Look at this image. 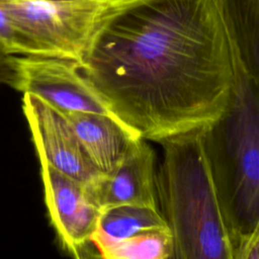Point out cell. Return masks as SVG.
<instances>
[{
	"mask_svg": "<svg viewBox=\"0 0 259 259\" xmlns=\"http://www.w3.org/2000/svg\"><path fill=\"white\" fill-rule=\"evenodd\" d=\"M200 134L235 244L259 231V80L250 76L234 79L226 109Z\"/></svg>",
	"mask_w": 259,
	"mask_h": 259,
	"instance_id": "obj_3",
	"label": "cell"
},
{
	"mask_svg": "<svg viewBox=\"0 0 259 259\" xmlns=\"http://www.w3.org/2000/svg\"><path fill=\"white\" fill-rule=\"evenodd\" d=\"M146 141L136 140L110 172L84 185L89 200L100 212L119 205L159 209L155 153Z\"/></svg>",
	"mask_w": 259,
	"mask_h": 259,
	"instance_id": "obj_7",
	"label": "cell"
},
{
	"mask_svg": "<svg viewBox=\"0 0 259 259\" xmlns=\"http://www.w3.org/2000/svg\"><path fill=\"white\" fill-rule=\"evenodd\" d=\"M93 166L101 174L110 172L139 138L115 117L88 112H63Z\"/></svg>",
	"mask_w": 259,
	"mask_h": 259,
	"instance_id": "obj_9",
	"label": "cell"
},
{
	"mask_svg": "<svg viewBox=\"0 0 259 259\" xmlns=\"http://www.w3.org/2000/svg\"><path fill=\"white\" fill-rule=\"evenodd\" d=\"M0 1L15 28L30 44L33 56L70 59L82 66L107 25L144 0Z\"/></svg>",
	"mask_w": 259,
	"mask_h": 259,
	"instance_id": "obj_4",
	"label": "cell"
},
{
	"mask_svg": "<svg viewBox=\"0 0 259 259\" xmlns=\"http://www.w3.org/2000/svg\"><path fill=\"white\" fill-rule=\"evenodd\" d=\"M0 48L9 55L33 56L28 40L15 28L0 1Z\"/></svg>",
	"mask_w": 259,
	"mask_h": 259,
	"instance_id": "obj_12",
	"label": "cell"
},
{
	"mask_svg": "<svg viewBox=\"0 0 259 259\" xmlns=\"http://www.w3.org/2000/svg\"><path fill=\"white\" fill-rule=\"evenodd\" d=\"M32 1H42V2H67V1H74V0H32Z\"/></svg>",
	"mask_w": 259,
	"mask_h": 259,
	"instance_id": "obj_15",
	"label": "cell"
},
{
	"mask_svg": "<svg viewBox=\"0 0 259 259\" xmlns=\"http://www.w3.org/2000/svg\"><path fill=\"white\" fill-rule=\"evenodd\" d=\"M160 143L164 156L156 173V191L171 235L170 259H235L200 130Z\"/></svg>",
	"mask_w": 259,
	"mask_h": 259,
	"instance_id": "obj_2",
	"label": "cell"
},
{
	"mask_svg": "<svg viewBox=\"0 0 259 259\" xmlns=\"http://www.w3.org/2000/svg\"><path fill=\"white\" fill-rule=\"evenodd\" d=\"M161 211L156 208L119 205L101 211L90 241L96 246L122 242L150 232H168Z\"/></svg>",
	"mask_w": 259,
	"mask_h": 259,
	"instance_id": "obj_11",
	"label": "cell"
},
{
	"mask_svg": "<svg viewBox=\"0 0 259 259\" xmlns=\"http://www.w3.org/2000/svg\"><path fill=\"white\" fill-rule=\"evenodd\" d=\"M22 109L39 162L84 185L101 174L89 160L62 111L31 93H23Z\"/></svg>",
	"mask_w": 259,
	"mask_h": 259,
	"instance_id": "obj_6",
	"label": "cell"
},
{
	"mask_svg": "<svg viewBox=\"0 0 259 259\" xmlns=\"http://www.w3.org/2000/svg\"><path fill=\"white\" fill-rule=\"evenodd\" d=\"M235 259H259V231L234 244Z\"/></svg>",
	"mask_w": 259,
	"mask_h": 259,
	"instance_id": "obj_14",
	"label": "cell"
},
{
	"mask_svg": "<svg viewBox=\"0 0 259 259\" xmlns=\"http://www.w3.org/2000/svg\"><path fill=\"white\" fill-rule=\"evenodd\" d=\"M230 45L251 75L259 79V0H215Z\"/></svg>",
	"mask_w": 259,
	"mask_h": 259,
	"instance_id": "obj_10",
	"label": "cell"
},
{
	"mask_svg": "<svg viewBox=\"0 0 259 259\" xmlns=\"http://www.w3.org/2000/svg\"><path fill=\"white\" fill-rule=\"evenodd\" d=\"M0 84L7 85L16 90L18 84V72L16 57L9 55L0 48Z\"/></svg>",
	"mask_w": 259,
	"mask_h": 259,
	"instance_id": "obj_13",
	"label": "cell"
},
{
	"mask_svg": "<svg viewBox=\"0 0 259 259\" xmlns=\"http://www.w3.org/2000/svg\"><path fill=\"white\" fill-rule=\"evenodd\" d=\"M81 72L118 121L159 143L219 118L234 81L215 0L136 4L101 32Z\"/></svg>",
	"mask_w": 259,
	"mask_h": 259,
	"instance_id": "obj_1",
	"label": "cell"
},
{
	"mask_svg": "<svg viewBox=\"0 0 259 259\" xmlns=\"http://www.w3.org/2000/svg\"><path fill=\"white\" fill-rule=\"evenodd\" d=\"M39 164L51 224L63 249L73 259H79V252L94 233L101 212L89 200L84 184L45 162Z\"/></svg>",
	"mask_w": 259,
	"mask_h": 259,
	"instance_id": "obj_8",
	"label": "cell"
},
{
	"mask_svg": "<svg viewBox=\"0 0 259 259\" xmlns=\"http://www.w3.org/2000/svg\"><path fill=\"white\" fill-rule=\"evenodd\" d=\"M169 259H170V258H169Z\"/></svg>",
	"mask_w": 259,
	"mask_h": 259,
	"instance_id": "obj_16",
	"label": "cell"
},
{
	"mask_svg": "<svg viewBox=\"0 0 259 259\" xmlns=\"http://www.w3.org/2000/svg\"><path fill=\"white\" fill-rule=\"evenodd\" d=\"M16 90L34 94L62 112L113 116L104 100L83 76L78 62L58 57L23 56L16 57Z\"/></svg>",
	"mask_w": 259,
	"mask_h": 259,
	"instance_id": "obj_5",
	"label": "cell"
}]
</instances>
